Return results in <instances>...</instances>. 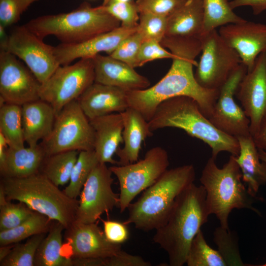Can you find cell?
Returning a JSON list of instances; mask_svg holds the SVG:
<instances>
[{"label":"cell","instance_id":"48","mask_svg":"<svg viewBox=\"0 0 266 266\" xmlns=\"http://www.w3.org/2000/svg\"><path fill=\"white\" fill-rule=\"evenodd\" d=\"M5 28L0 25V51H7L9 34L5 30Z\"/></svg>","mask_w":266,"mask_h":266},{"label":"cell","instance_id":"5","mask_svg":"<svg viewBox=\"0 0 266 266\" xmlns=\"http://www.w3.org/2000/svg\"><path fill=\"white\" fill-rule=\"evenodd\" d=\"M206 192V202L210 214L218 219L220 227L229 230V217L234 209H247L260 215L254 206L257 197L253 196L243 184L236 156L232 155L228 161L219 168L210 157L200 179Z\"/></svg>","mask_w":266,"mask_h":266},{"label":"cell","instance_id":"35","mask_svg":"<svg viewBox=\"0 0 266 266\" xmlns=\"http://www.w3.org/2000/svg\"><path fill=\"white\" fill-rule=\"evenodd\" d=\"M45 233L34 235L24 243L14 245L9 254L0 262V266H34L37 248Z\"/></svg>","mask_w":266,"mask_h":266},{"label":"cell","instance_id":"37","mask_svg":"<svg viewBox=\"0 0 266 266\" xmlns=\"http://www.w3.org/2000/svg\"><path fill=\"white\" fill-rule=\"evenodd\" d=\"M167 17L149 13H139L136 32L143 40H156L160 42L166 36Z\"/></svg>","mask_w":266,"mask_h":266},{"label":"cell","instance_id":"22","mask_svg":"<svg viewBox=\"0 0 266 266\" xmlns=\"http://www.w3.org/2000/svg\"><path fill=\"white\" fill-rule=\"evenodd\" d=\"M94 130V149L100 163L117 165L113 156L123 143L124 124L121 113H113L90 120Z\"/></svg>","mask_w":266,"mask_h":266},{"label":"cell","instance_id":"38","mask_svg":"<svg viewBox=\"0 0 266 266\" xmlns=\"http://www.w3.org/2000/svg\"><path fill=\"white\" fill-rule=\"evenodd\" d=\"M103 9L121 23V26L128 29H136L139 13L135 1L133 0L101 5Z\"/></svg>","mask_w":266,"mask_h":266},{"label":"cell","instance_id":"12","mask_svg":"<svg viewBox=\"0 0 266 266\" xmlns=\"http://www.w3.org/2000/svg\"><path fill=\"white\" fill-rule=\"evenodd\" d=\"M109 167L99 163L94 168L80 194L75 222H97L100 216L119 205V193L112 188L114 179Z\"/></svg>","mask_w":266,"mask_h":266},{"label":"cell","instance_id":"52","mask_svg":"<svg viewBox=\"0 0 266 266\" xmlns=\"http://www.w3.org/2000/svg\"><path fill=\"white\" fill-rule=\"evenodd\" d=\"M258 151L261 160L266 163V152L261 149H258Z\"/></svg>","mask_w":266,"mask_h":266},{"label":"cell","instance_id":"34","mask_svg":"<svg viewBox=\"0 0 266 266\" xmlns=\"http://www.w3.org/2000/svg\"><path fill=\"white\" fill-rule=\"evenodd\" d=\"M186 264L188 266H225L226 261L219 250L211 248L200 230L190 246Z\"/></svg>","mask_w":266,"mask_h":266},{"label":"cell","instance_id":"50","mask_svg":"<svg viewBox=\"0 0 266 266\" xmlns=\"http://www.w3.org/2000/svg\"><path fill=\"white\" fill-rule=\"evenodd\" d=\"M14 245L9 244L0 246V262L5 258L10 253Z\"/></svg>","mask_w":266,"mask_h":266},{"label":"cell","instance_id":"30","mask_svg":"<svg viewBox=\"0 0 266 266\" xmlns=\"http://www.w3.org/2000/svg\"><path fill=\"white\" fill-rule=\"evenodd\" d=\"M0 133L6 138L9 147L18 149L25 146L21 105L0 104Z\"/></svg>","mask_w":266,"mask_h":266},{"label":"cell","instance_id":"39","mask_svg":"<svg viewBox=\"0 0 266 266\" xmlns=\"http://www.w3.org/2000/svg\"><path fill=\"white\" fill-rule=\"evenodd\" d=\"M143 41L136 31L125 38L109 56L133 68L138 67V55Z\"/></svg>","mask_w":266,"mask_h":266},{"label":"cell","instance_id":"4","mask_svg":"<svg viewBox=\"0 0 266 266\" xmlns=\"http://www.w3.org/2000/svg\"><path fill=\"white\" fill-rule=\"evenodd\" d=\"M195 170L192 165L167 169L138 200L128 206V216L123 222L133 224L137 229L157 230L167 221L179 195L194 183Z\"/></svg>","mask_w":266,"mask_h":266},{"label":"cell","instance_id":"10","mask_svg":"<svg viewBox=\"0 0 266 266\" xmlns=\"http://www.w3.org/2000/svg\"><path fill=\"white\" fill-rule=\"evenodd\" d=\"M201 55L195 73L200 86L209 90H220L242 63L234 49L214 30L200 37Z\"/></svg>","mask_w":266,"mask_h":266},{"label":"cell","instance_id":"40","mask_svg":"<svg viewBox=\"0 0 266 266\" xmlns=\"http://www.w3.org/2000/svg\"><path fill=\"white\" fill-rule=\"evenodd\" d=\"M38 0H0V25L5 27L17 23L22 14Z\"/></svg>","mask_w":266,"mask_h":266},{"label":"cell","instance_id":"41","mask_svg":"<svg viewBox=\"0 0 266 266\" xmlns=\"http://www.w3.org/2000/svg\"><path fill=\"white\" fill-rule=\"evenodd\" d=\"M187 0H137L139 13H149L167 17Z\"/></svg>","mask_w":266,"mask_h":266},{"label":"cell","instance_id":"15","mask_svg":"<svg viewBox=\"0 0 266 266\" xmlns=\"http://www.w3.org/2000/svg\"><path fill=\"white\" fill-rule=\"evenodd\" d=\"M247 72V67L241 63L220 89L208 118L218 130L236 138L251 134L250 120L234 100L239 84Z\"/></svg>","mask_w":266,"mask_h":266},{"label":"cell","instance_id":"49","mask_svg":"<svg viewBox=\"0 0 266 266\" xmlns=\"http://www.w3.org/2000/svg\"><path fill=\"white\" fill-rule=\"evenodd\" d=\"M8 146V144L6 138L0 133V166L4 162L6 152Z\"/></svg>","mask_w":266,"mask_h":266},{"label":"cell","instance_id":"36","mask_svg":"<svg viewBox=\"0 0 266 266\" xmlns=\"http://www.w3.org/2000/svg\"><path fill=\"white\" fill-rule=\"evenodd\" d=\"M23 202L17 204L8 200L0 186V231L12 229L26 220L33 213Z\"/></svg>","mask_w":266,"mask_h":266},{"label":"cell","instance_id":"51","mask_svg":"<svg viewBox=\"0 0 266 266\" xmlns=\"http://www.w3.org/2000/svg\"><path fill=\"white\" fill-rule=\"evenodd\" d=\"M131 0H103L102 4L103 5H106L110 4L113 3L118 2H124L128 1Z\"/></svg>","mask_w":266,"mask_h":266},{"label":"cell","instance_id":"17","mask_svg":"<svg viewBox=\"0 0 266 266\" xmlns=\"http://www.w3.org/2000/svg\"><path fill=\"white\" fill-rule=\"evenodd\" d=\"M218 33L235 50L247 72L253 68L257 57L266 51V25L245 20L220 27Z\"/></svg>","mask_w":266,"mask_h":266},{"label":"cell","instance_id":"7","mask_svg":"<svg viewBox=\"0 0 266 266\" xmlns=\"http://www.w3.org/2000/svg\"><path fill=\"white\" fill-rule=\"evenodd\" d=\"M25 25L42 39L53 35L61 43L74 44L117 28L121 23L101 5L84 2L70 12L39 16Z\"/></svg>","mask_w":266,"mask_h":266},{"label":"cell","instance_id":"25","mask_svg":"<svg viewBox=\"0 0 266 266\" xmlns=\"http://www.w3.org/2000/svg\"><path fill=\"white\" fill-rule=\"evenodd\" d=\"M46 153L39 143L35 146L16 149L8 146L0 166L3 177L23 178L40 172Z\"/></svg>","mask_w":266,"mask_h":266},{"label":"cell","instance_id":"45","mask_svg":"<svg viewBox=\"0 0 266 266\" xmlns=\"http://www.w3.org/2000/svg\"><path fill=\"white\" fill-rule=\"evenodd\" d=\"M230 4L233 9L240 6H249L256 15L266 10V0H232Z\"/></svg>","mask_w":266,"mask_h":266},{"label":"cell","instance_id":"24","mask_svg":"<svg viewBox=\"0 0 266 266\" xmlns=\"http://www.w3.org/2000/svg\"><path fill=\"white\" fill-rule=\"evenodd\" d=\"M21 114L25 143L35 146L51 133L56 114L49 103L41 99L22 105Z\"/></svg>","mask_w":266,"mask_h":266},{"label":"cell","instance_id":"2","mask_svg":"<svg viewBox=\"0 0 266 266\" xmlns=\"http://www.w3.org/2000/svg\"><path fill=\"white\" fill-rule=\"evenodd\" d=\"M209 215L201 185L193 183L177 197L167 221L156 230L153 238L167 253L169 266L186 264L191 244Z\"/></svg>","mask_w":266,"mask_h":266},{"label":"cell","instance_id":"27","mask_svg":"<svg viewBox=\"0 0 266 266\" xmlns=\"http://www.w3.org/2000/svg\"><path fill=\"white\" fill-rule=\"evenodd\" d=\"M203 28L202 0H187L167 17L166 36L200 38Z\"/></svg>","mask_w":266,"mask_h":266},{"label":"cell","instance_id":"18","mask_svg":"<svg viewBox=\"0 0 266 266\" xmlns=\"http://www.w3.org/2000/svg\"><path fill=\"white\" fill-rule=\"evenodd\" d=\"M65 236L71 258H105L122 250L121 244L108 240L96 222L84 224L74 221L66 229Z\"/></svg>","mask_w":266,"mask_h":266},{"label":"cell","instance_id":"42","mask_svg":"<svg viewBox=\"0 0 266 266\" xmlns=\"http://www.w3.org/2000/svg\"><path fill=\"white\" fill-rule=\"evenodd\" d=\"M173 54L165 49L161 43L156 40L143 41L138 55V67L148 62L156 59H172Z\"/></svg>","mask_w":266,"mask_h":266},{"label":"cell","instance_id":"29","mask_svg":"<svg viewBox=\"0 0 266 266\" xmlns=\"http://www.w3.org/2000/svg\"><path fill=\"white\" fill-rule=\"evenodd\" d=\"M79 152L70 150L47 155L40 172L57 186L66 184L69 181Z\"/></svg>","mask_w":266,"mask_h":266},{"label":"cell","instance_id":"32","mask_svg":"<svg viewBox=\"0 0 266 266\" xmlns=\"http://www.w3.org/2000/svg\"><path fill=\"white\" fill-rule=\"evenodd\" d=\"M50 220L46 216L34 211L19 225L0 231V246L17 243L34 235L46 233L49 229Z\"/></svg>","mask_w":266,"mask_h":266},{"label":"cell","instance_id":"44","mask_svg":"<svg viewBox=\"0 0 266 266\" xmlns=\"http://www.w3.org/2000/svg\"><path fill=\"white\" fill-rule=\"evenodd\" d=\"M105 266H150L151 264L139 256L129 254L123 250L112 257L104 258Z\"/></svg>","mask_w":266,"mask_h":266},{"label":"cell","instance_id":"6","mask_svg":"<svg viewBox=\"0 0 266 266\" xmlns=\"http://www.w3.org/2000/svg\"><path fill=\"white\" fill-rule=\"evenodd\" d=\"M0 186L8 200L23 202L66 230L75 221L79 200L68 197L40 172L23 178L3 177Z\"/></svg>","mask_w":266,"mask_h":266},{"label":"cell","instance_id":"16","mask_svg":"<svg viewBox=\"0 0 266 266\" xmlns=\"http://www.w3.org/2000/svg\"><path fill=\"white\" fill-rule=\"evenodd\" d=\"M235 95L250 120L253 136L266 116V51L257 57L253 69L239 84Z\"/></svg>","mask_w":266,"mask_h":266},{"label":"cell","instance_id":"8","mask_svg":"<svg viewBox=\"0 0 266 266\" xmlns=\"http://www.w3.org/2000/svg\"><path fill=\"white\" fill-rule=\"evenodd\" d=\"M94 130L77 100L66 105L56 115L50 134L39 144L47 155L77 150H94Z\"/></svg>","mask_w":266,"mask_h":266},{"label":"cell","instance_id":"33","mask_svg":"<svg viewBox=\"0 0 266 266\" xmlns=\"http://www.w3.org/2000/svg\"><path fill=\"white\" fill-rule=\"evenodd\" d=\"M99 163L94 150L80 151L72 169L69 184L64 192L69 198L76 199L92 171Z\"/></svg>","mask_w":266,"mask_h":266},{"label":"cell","instance_id":"43","mask_svg":"<svg viewBox=\"0 0 266 266\" xmlns=\"http://www.w3.org/2000/svg\"><path fill=\"white\" fill-rule=\"evenodd\" d=\"M100 220L102 222L105 235L110 242L121 244L128 240L129 232L127 225L124 222L110 220H105L100 218Z\"/></svg>","mask_w":266,"mask_h":266},{"label":"cell","instance_id":"26","mask_svg":"<svg viewBox=\"0 0 266 266\" xmlns=\"http://www.w3.org/2000/svg\"><path fill=\"white\" fill-rule=\"evenodd\" d=\"M239 153L236 160L240 169L242 181L254 197L260 188L266 184V163L259 156L258 149L251 134L236 137Z\"/></svg>","mask_w":266,"mask_h":266},{"label":"cell","instance_id":"47","mask_svg":"<svg viewBox=\"0 0 266 266\" xmlns=\"http://www.w3.org/2000/svg\"><path fill=\"white\" fill-rule=\"evenodd\" d=\"M72 266H105L104 258H72Z\"/></svg>","mask_w":266,"mask_h":266},{"label":"cell","instance_id":"21","mask_svg":"<svg viewBox=\"0 0 266 266\" xmlns=\"http://www.w3.org/2000/svg\"><path fill=\"white\" fill-rule=\"evenodd\" d=\"M77 100L89 120L129 107L127 91L95 82Z\"/></svg>","mask_w":266,"mask_h":266},{"label":"cell","instance_id":"1","mask_svg":"<svg viewBox=\"0 0 266 266\" xmlns=\"http://www.w3.org/2000/svg\"><path fill=\"white\" fill-rule=\"evenodd\" d=\"M161 45L173 54L170 68L156 84L146 89L127 92L129 107L138 111L149 122L163 101L177 96H187L199 103L208 118L211 115L220 90H209L197 82L193 66L201 52L200 38L165 36Z\"/></svg>","mask_w":266,"mask_h":266},{"label":"cell","instance_id":"23","mask_svg":"<svg viewBox=\"0 0 266 266\" xmlns=\"http://www.w3.org/2000/svg\"><path fill=\"white\" fill-rule=\"evenodd\" d=\"M123 120L122 132L123 147H119L116 154L117 165H126L138 161L141 145L147 137L152 136L148 122L136 110L128 107L121 112Z\"/></svg>","mask_w":266,"mask_h":266},{"label":"cell","instance_id":"11","mask_svg":"<svg viewBox=\"0 0 266 266\" xmlns=\"http://www.w3.org/2000/svg\"><path fill=\"white\" fill-rule=\"evenodd\" d=\"M94 82L93 59H81L72 65H60L41 84L40 99L49 103L57 114L66 105L77 100Z\"/></svg>","mask_w":266,"mask_h":266},{"label":"cell","instance_id":"31","mask_svg":"<svg viewBox=\"0 0 266 266\" xmlns=\"http://www.w3.org/2000/svg\"><path fill=\"white\" fill-rule=\"evenodd\" d=\"M202 1L203 10L202 34L216 30L219 27L245 20L233 11L228 0H202Z\"/></svg>","mask_w":266,"mask_h":266},{"label":"cell","instance_id":"13","mask_svg":"<svg viewBox=\"0 0 266 266\" xmlns=\"http://www.w3.org/2000/svg\"><path fill=\"white\" fill-rule=\"evenodd\" d=\"M7 51L22 60L41 84L60 66L54 46L45 43L26 25L16 26L11 31Z\"/></svg>","mask_w":266,"mask_h":266},{"label":"cell","instance_id":"46","mask_svg":"<svg viewBox=\"0 0 266 266\" xmlns=\"http://www.w3.org/2000/svg\"><path fill=\"white\" fill-rule=\"evenodd\" d=\"M252 136L258 149L266 152V116L263 119L257 132Z\"/></svg>","mask_w":266,"mask_h":266},{"label":"cell","instance_id":"19","mask_svg":"<svg viewBox=\"0 0 266 266\" xmlns=\"http://www.w3.org/2000/svg\"><path fill=\"white\" fill-rule=\"evenodd\" d=\"M137 29V28H136ZM122 26L86 41L54 46V52L60 65H66L77 59L93 58L102 52L110 55L127 36L136 31Z\"/></svg>","mask_w":266,"mask_h":266},{"label":"cell","instance_id":"20","mask_svg":"<svg viewBox=\"0 0 266 266\" xmlns=\"http://www.w3.org/2000/svg\"><path fill=\"white\" fill-rule=\"evenodd\" d=\"M95 82L117 87L127 92L148 88L150 82L134 68L109 55L100 54L93 58Z\"/></svg>","mask_w":266,"mask_h":266},{"label":"cell","instance_id":"14","mask_svg":"<svg viewBox=\"0 0 266 266\" xmlns=\"http://www.w3.org/2000/svg\"><path fill=\"white\" fill-rule=\"evenodd\" d=\"M41 84L26 66L7 51L0 52V104L22 106L40 99Z\"/></svg>","mask_w":266,"mask_h":266},{"label":"cell","instance_id":"28","mask_svg":"<svg viewBox=\"0 0 266 266\" xmlns=\"http://www.w3.org/2000/svg\"><path fill=\"white\" fill-rule=\"evenodd\" d=\"M64 229V226L59 223L51 229L37 248L34 266H72V258L63 254Z\"/></svg>","mask_w":266,"mask_h":266},{"label":"cell","instance_id":"9","mask_svg":"<svg viewBox=\"0 0 266 266\" xmlns=\"http://www.w3.org/2000/svg\"><path fill=\"white\" fill-rule=\"evenodd\" d=\"M169 164L167 151L156 146L147 151L144 158L139 161L110 166L119 184L120 212L127 209L140 192L155 183L167 169Z\"/></svg>","mask_w":266,"mask_h":266},{"label":"cell","instance_id":"3","mask_svg":"<svg viewBox=\"0 0 266 266\" xmlns=\"http://www.w3.org/2000/svg\"><path fill=\"white\" fill-rule=\"evenodd\" d=\"M154 132L165 128H177L192 137L207 144L215 160L222 152L235 156L239 153L237 138L218 130L201 111L199 103L187 96H177L166 100L159 104L148 122Z\"/></svg>","mask_w":266,"mask_h":266}]
</instances>
